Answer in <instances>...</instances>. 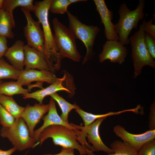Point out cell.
<instances>
[{"instance_id": "cell-10", "label": "cell", "mask_w": 155, "mask_h": 155, "mask_svg": "<svg viewBox=\"0 0 155 155\" xmlns=\"http://www.w3.org/2000/svg\"><path fill=\"white\" fill-rule=\"evenodd\" d=\"M113 131L117 136L128 143L137 152L145 144L155 139V129L134 134L128 132L122 126L117 125L114 127Z\"/></svg>"}, {"instance_id": "cell-37", "label": "cell", "mask_w": 155, "mask_h": 155, "mask_svg": "<svg viewBox=\"0 0 155 155\" xmlns=\"http://www.w3.org/2000/svg\"><path fill=\"white\" fill-rule=\"evenodd\" d=\"M4 0H0V9L2 8Z\"/></svg>"}, {"instance_id": "cell-30", "label": "cell", "mask_w": 155, "mask_h": 155, "mask_svg": "<svg viewBox=\"0 0 155 155\" xmlns=\"http://www.w3.org/2000/svg\"><path fill=\"white\" fill-rule=\"evenodd\" d=\"M145 42L148 50L153 59L155 58V39L145 33Z\"/></svg>"}, {"instance_id": "cell-24", "label": "cell", "mask_w": 155, "mask_h": 155, "mask_svg": "<svg viewBox=\"0 0 155 155\" xmlns=\"http://www.w3.org/2000/svg\"><path fill=\"white\" fill-rule=\"evenodd\" d=\"M110 146L114 153L104 155H138L137 152L128 143L123 141L115 140L111 143Z\"/></svg>"}, {"instance_id": "cell-17", "label": "cell", "mask_w": 155, "mask_h": 155, "mask_svg": "<svg viewBox=\"0 0 155 155\" xmlns=\"http://www.w3.org/2000/svg\"><path fill=\"white\" fill-rule=\"evenodd\" d=\"M66 78L65 74L61 78H57V80L51 84V85L45 88H43L32 93L23 95L24 99L33 98L36 100L40 103H43V101L46 96L56 93L60 91H65L69 93H71V91L63 85V82Z\"/></svg>"}, {"instance_id": "cell-13", "label": "cell", "mask_w": 155, "mask_h": 155, "mask_svg": "<svg viewBox=\"0 0 155 155\" xmlns=\"http://www.w3.org/2000/svg\"><path fill=\"white\" fill-rule=\"evenodd\" d=\"M49 108V104L40 103H36L33 106L27 104L25 107L21 117L26 122L32 137H33L35 127L48 112Z\"/></svg>"}, {"instance_id": "cell-6", "label": "cell", "mask_w": 155, "mask_h": 155, "mask_svg": "<svg viewBox=\"0 0 155 155\" xmlns=\"http://www.w3.org/2000/svg\"><path fill=\"white\" fill-rule=\"evenodd\" d=\"M69 21L68 28L75 38L82 42L86 50L83 61L84 63L93 54V47L95 39L100 31L97 26L88 25L82 23L76 16L68 11L67 13Z\"/></svg>"}, {"instance_id": "cell-23", "label": "cell", "mask_w": 155, "mask_h": 155, "mask_svg": "<svg viewBox=\"0 0 155 155\" xmlns=\"http://www.w3.org/2000/svg\"><path fill=\"white\" fill-rule=\"evenodd\" d=\"M33 2V0H4L2 8L12 14L13 10L19 7L33 12L34 8Z\"/></svg>"}, {"instance_id": "cell-5", "label": "cell", "mask_w": 155, "mask_h": 155, "mask_svg": "<svg viewBox=\"0 0 155 155\" xmlns=\"http://www.w3.org/2000/svg\"><path fill=\"white\" fill-rule=\"evenodd\" d=\"M52 23L57 47L62 59L69 58L75 62L80 61L81 56L77 47L75 39L68 28L56 18Z\"/></svg>"}, {"instance_id": "cell-15", "label": "cell", "mask_w": 155, "mask_h": 155, "mask_svg": "<svg viewBox=\"0 0 155 155\" xmlns=\"http://www.w3.org/2000/svg\"><path fill=\"white\" fill-rule=\"evenodd\" d=\"M55 101L51 98L49 103V108L48 114L42 118L43 120V125L34 131L33 137L36 142H38L40 135L43 131L51 125H63L74 131L76 129L75 127L71 125L70 123L65 121L59 115L56 109Z\"/></svg>"}, {"instance_id": "cell-12", "label": "cell", "mask_w": 155, "mask_h": 155, "mask_svg": "<svg viewBox=\"0 0 155 155\" xmlns=\"http://www.w3.org/2000/svg\"><path fill=\"white\" fill-rule=\"evenodd\" d=\"M127 50L120 42L117 41L107 40L103 46V49L99 56L102 63L108 59L110 62L122 64L125 61Z\"/></svg>"}, {"instance_id": "cell-16", "label": "cell", "mask_w": 155, "mask_h": 155, "mask_svg": "<svg viewBox=\"0 0 155 155\" xmlns=\"http://www.w3.org/2000/svg\"><path fill=\"white\" fill-rule=\"evenodd\" d=\"M57 78L54 73L50 71L25 69L20 72L17 82L22 86L28 85L34 81L51 84Z\"/></svg>"}, {"instance_id": "cell-4", "label": "cell", "mask_w": 155, "mask_h": 155, "mask_svg": "<svg viewBox=\"0 0 155 155\" xmlns=\"http://www.w3.org/2000/svg\"><path fill=\"white\" fill-rule=\"evenodd\" d=\"M145 33L143 21L138 31L129 38L135 69L133 77L135 78L141 73L144 66H149L155 68V61L149 54L145 44Z\"/></svg>"}, {"instance_id": "cell-32", "label": "cell", "mask_w": 155, "mask_h": 155, "mask_svg": "<svg viewBox=\"0 0 155 155\" xmlns=\"http://www.w3.org/2000/svg\"><path fill=\"white\" fill-rule=\"evenodd\" d=\"M149 115V127L150 130L155 129V102L152 103Z\"/></svg>"}, {"instance_id": "cell-26", "label": "cell", "mask_w": 155, "mask_h": 155, "mask_svg": "<svg viewBox=\"0 0 155 155\" xmlns=\"http://www.w3.org/2000/svg\"><path fill=\"white\" fill-rule=\"evenodd\" d=\"M21 71L0 58V81L6 79L17 80Z\"/></svg>"}, {"instance_id": "cell-20", "label": "cell", "mask_w": 155, "mask_h": 155, "mask_svg": "<svg viewBox=\"0 0 155 155\" xmlns=\"http://www.w3.org/2000/svg\"><path fill=\"white\" fill-rule=\"evenodd\" d=\"M75 110L76 112L82 118L84 122V126H86L91 124L99 118H106L108 116L119 115L121 113L128 112H132L137 114L139 111L138 107H136L134 108L125 109L116 112H111L103 114L95 115L86 112L82 110L80 107Z\"/></svg>"}, {"instance_id": "cell-38", "label": "cell", "mask_w": 155, "mask_h": 155, "mask_svg": "<svg viewBox=\"0 0 155 155\" xmlns=\"http://www.w3.org/2000/svg\"><path fill=\"white\" fill-rule=\"evenodd\" d=\"M2 82V81H0V83H1Z\"/></svg>"}, {"instance_id": "cell-11", "label": "cell", "mask_w": 155, "mask_h": 155, "mask_svg": "<svg viewBox=\"0 0 155 155\" xmlns=\"http://www.w3.org/2000/svg\"><path fill=\"white\" fill-rule=\"evenodd\" d=\"M26 69H38L54 73L55 70L43 53L28 45L24 46Z\"/></svg>"}, {"instance_id": "cell-31", "label": "cell", "mask_w": 155, "mask_h": 155, "mask_svg": "<svg viewBox=\"0 0 155 155\" xmlns=\"http://www.w3.org/2000/svg\"><path fill=\"white\" fill-rule=\"evenodd\" d=\"M153 16V18L150 21L147 22L145 20L144 21V27L145 32L155 39V25L152 24L153 20L155 19V14Z\"/></svg>"}, {"instance_id": "cell-28", "label": "cell", "mask_w": 155, "mask_h": 155, "mask_svg": "<svg viewBox=\"0 0 155 155\" xmlns=\"http://www.w3.org/2000/svg\"><path fill=\"white\" fill-rule=\"evenodd\" d=\"M15 120L14 117L0 104V123L3 127H11Z\"/></svg>"}, {"instance_id": "cell-22", "label": "cell", "mask_w": 155, "mask_h": 155, "mask_svg": "<svg viewBox=\"0 0 155 155\" xmlns=\"http://www.w3.org/2000/svg\"><path fill=\"white\" fill-rule=\"evenodd\" d=\"M17 81L2 82L0 83V94L11 96L16 94H26L28 93V89L24 88Z\"/></svg>"}, {"instance_id": "cell-2", "label": "cell", "mask_w": 155, "mask_h": 155, "mask_svg": "<svg viewBox=\"0 0 155 155\" xmlns=\"http://www.w3.org/2000/svg\"><path fill=\"white\" fill-rule=\"evenodd\" d=\"M51 138L54 144L63 148L77 150L80 155H96L78 142L76 133L68 127L61 125L50 126L44 129L40 133L38 142L41 145L46 139Z\"/></svg>"}, {"instance_id": "cell-27", "label": "cell", "mask_w": 155, "mask_h": 155, "mask_svg": "<svg viewBox=\"0 0 155 155\" xmlns=\"http://www.w3.org/2000/svg\"><path fill=\"white\" fill-rule=\"evenodd\" d=\"M71 4L70 0H52L49 10L53 13L63 14L68 12V7Z\"/></svg>"}, {"instance_id": "cell-36", "label": "cell", "mask_w": 155, "mask_h": 155, "mask_svg": "<svg viewBox=\"0 0 155 155\" xmlns=\"http://www.w3.org/2000/svg\"><path fill=\"white\" fill-rule=\"evenodd\" d=\"M71 3L79 2L86 1L87 0H70Z\"/></svg>"}, {"instance_id": "cell-35", "label": "cell", "mask_w": 155, "mask_h": 155, "mask_svg": "<svg viewBox=\"0 0 155 155\" xmlns=\"http://www.w3.org/2000/svg\"><path fill=\"white\" fill-rule=\"evenodd\" d=\"M16 150V149L14 147L6 150L0 149V155H11Z\"/></svg>"}, {"instance_id": "cell-33", "label": "cell", "mask_w": 155, "mask_h": 155, "mask_svg": "<svg viewBox=\"0 0 155 155\" xmlns=\"http://www.w3.org/2000/svg\"><path fill=\"white\" fill-rule=\"evenodd\" d=\"M7 38L0 36V58L5 56L8 47Z\"/></svg>"}, {"instance_id": "cell-18", "label": "cell", "mask_w": 155, "mask_h": 155, "mask_svg": "<svg viewBox=\"0 0 155 155\" xmlns=\"http://www.w3.org/2000/svg\"><path fill=\"white\" fill-rule=\"evenodd\" d=\"M25 45L22 41L16 40L8 48L4 56L11 65L20 71L24 70V66Z\"/></svg>"}, {"instance_id": "cell-29", "label": "cell", "mask_w": 155, "mask_h": 155, "mask_svg": "<svg viewBox=\"0 0 155 155\" xmlns=\"http://www.w3.org/2000/svg\"><path fill=\"white\" fill-rule=\"evenodd\" d=\"M138 155H155V140L145 144L138 152Z\"/></svg>"}, {"instance_id": "cell-25", "label": "cell", "mask_w": 155, "mask_h": 155, "mask_svg": "<svg viewBox=\"0 0 155 155\" xmlns=\"http://www.w3.org/2000/svg\"><path fill=\"white\" fill-rule=\"evenodd\" d=\"M50 96L59 106L62 112L60 116L61 118L65 122H68V117L69 112L72 109H75L79 106L75 103L73 104L68 102L57 92Z\"/></svg>"}, {"instance_id": "cell-3", "label": "cell", "mask_w": 155, "mask_h": 155, "mask_svg": "<svg viewBox=\"0 0 155 155\" xmlns=\"http://www.w3.org/2000/svg\"><path fill=\"white\" fill-rule=\"evenodd\" d=\"M145 5L144 0H140L136 8L131 10L125 3L121 4L119 10V18L114 27L119 41L123 45L130 42L129 36L132 30L134 28L136 30L140 20L144 19Z\"/></svg>"}, {"instance_id": "cell-34", "label": "cell", "mask_w": 155, "mask_h": 155, "mask_svg": "<svg viewBox=\"0 0 155 155\" xmlns=\"http://www.w3.org/2000/svg\"><path fill=\"white\" fill-rule=\"evenodd\" d=\"M74 149L62 148L60 153L54 154H44L43 155H75Z\"/></svg>"}, {"instance_id": "cell-8", "label": "cell", "mask_w": 155, "mask_h": 155, "mask_svg": "<svg viewBox=\"0 0 155 155\" xmlns=\"http://www.w3.org/2000/svg\"><path fill=\"white\" fill-rule=\"evenodd\" d=\"M26 18L27 23L24 28V34L27 42V45L44 54V37L40 24L33 19L30 12L21 8Z\"/></svg>"}, {"instance_id": "cell-7", "label": "cell", "mask_w": 155, "mask_h": 155, "mask_svg": "<svg viewBox=\"0 0 155 155\" xmlns=\"http://www.w3.org/2000/svg\"><path fill=\"white\" fill-rule=\"evenodd\" d=\"M0 135L8 139L17 150L22 151L33 148L36 142L30 135L28 126L21 117L16 119L13 125L9 127H2Z\"/></svg>"}, {"instance_id": "cell-21", "label": "cell", "mask_w": 155, "mask_h": 155, "mask_svg": "<svg viewBox=\"0 0 155 155\" xmlns=\"http://www.w3.org/2000/svg\"><path fill=\"white\" fill-rule=\"evenodd\" d=\"M0 104L15 119L21 117L25 107L18 105L11 96L0 94Z\"/></svg>"}, {"instance_id": "cell-9", "label": "cell", "mask_w": 155, "mask_h": 155, "mask_svg": "<svg viewBox=\"0 0 155 155\" xmlns=\"http://www.w3.org/2000/svg\"><path fill=\"white\" fill-rule=\"evenodd\" d=\"M106 117L98 119L91 124L82 126L70 123L76 129L82 131L88 138V143L91 144L93 152L102 151L108 154L114 153L113 150L106 146L102 141L100 136L99 128L102 122Z\"/></svg>"}, {"instance_id": "cell-19", "label": "cell", "mask_w": 155, "mask_h": 155, "mask_svg": "<svg viewBox=\"0 0 155 155\" xmlns=\"http://www.w3.org/2000/svg\"><path fill=\"white\" fill-rule=\"evenodd\" d=\"M15 26L13 15L2 8L0 9V36L13 38L14 35L12 30Z\"/></svg>"}, {"instance_id": "cell-1", "label": "cell", "mask_w": 155, "mask_h": 155, "mask_svg": "<svg viewBox=\"0 0 155 155\" xmlns=\"http://www.w3.org/2000/svg\"><path fill=\"white\" fill-rule=\"evenodd\" d=\"M51 0L35 2L33 12L42 27L44 37V55L55 69L58 70L61 67L62 58L57 47L49 21V11Z\"/></svg>"}, {"instance_id": "cell-14", "label": "cell", "mask_w": 155, "mask_h": 155, "mask_svg": "<svg viewBox=\"0 0 155 155\" xmlns=\"http://www.w3.org/2000/svg\"><path fill=\"white\" fill-rule=\"evenodd\" d=\"M96 10L101 19V23L104 27V34L107 40L118 41L119 37L115 31L114 24L113 23V13L107 7L104 0H94Z\"/></svg>"}]
</instances>
